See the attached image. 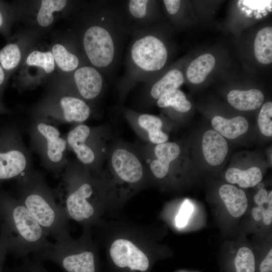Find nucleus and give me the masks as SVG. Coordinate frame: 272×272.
Listing matches in <instances>:
<instances>
[{
    "label": "nucleus",
    "mask_w": 272,
    "mask_h": 272,
    "mask_svg": "<svg viewBox=\"0 0 272 272\" xmlns=\"http://www.w3.org/2000/svg\"><path fill=\"white\" fill-rule=\"evenodd\" d=\"M27 208L0 187V245L15 257L24 258L48 248L52 243Z\"/></svg>",
    "instance_id": "f257e3e1"
},
{
    "label": "nucleus",
    "mask_w": 272,
    "mask_h": 272,
    "mask_svg": "<svg viewBox=\"0 0 272 272\" xmlns=\"http://www.w3.org/2000/svg\"><path fill=\"white\" fill-rule=\"evenodd\" d=\"M16 198L27 208L48 236L56 241L70 237L67 217L56 200L54 191L43 174L32 169L16 179Z\"/></svg>",
    "instance_id": "f03ea898"
},
{
    "label": "nucleus",
    "mask_w": 272,
    "mask_h": 272,
    "mask_svg": "<svg viewBox=\"0 0 272 272\" xmlns=\"http://www.w3.org/2000/svg\"><path fill=\"white\" fill-rule=\"evenodd\" d=\"M31 152L37 154L48 171L61 174L68 162V148L65 136L56 125L39 118H31L26 128Z\"/></svg>",
    "instance_id": "7ed1b4c3"
},
{
    "label": "nucleus",
    "mask_w": 272,
    "mask_h": 272,
    "mask_svg": "<svg viewBox=\"0 0 272 272\" xmlns=\"http://www.w3.org/2000/svg\"><path fill=\"white\" fill-rule=\"evenodd\" d=\"M33 169L30 151L26 146L19 123L0 125V187L5 181L17 179Z\"/></svg>",
    "instance_id": "20e7f679"
},
{
    "label": "nucleus",
    "mask_w": 272,
    "mask_h": 272,
    "mask_svg": "<svg viewBox=\"0 0 272 272\" xmlns=\"http://www.w3.org/2000/svg\"><path fill=\"white\" fill-rule=\"evenodd\" d=\"M71 237L51 243L45 250L35 254L41 260H48L66 272H97L94 253L90 250H78Z\"/></svg>",
    "instance_id": "39448f33"
},
{
    "label": "nucleus",
    "mask_w": 272,
    "mask_h": 272,
    "mask_svg": "<svg viewBox=\"0 0 272 272\" xmlns=\"http://www.w3.org/2000/svg\"><path fill=\"white\" fill-rule=\"evenodd\" d=\"M133 64L140 70L153 72L164 66L168 52L164 44L152 35H145L135 41L130 50Z\"/></svg>",
    "instance_id": "423d86ee"
},
{
    "label": "nucleus",
    "mask_w": 272,
    "mask_h": 272,
    "mask_svg": "<svg viewBox=\"0 0 272 272\" xmlns=\"http://www.w3.org/2000/svg\"><path fill=\"white\" fill-rule=\"evenodd\" d=\"M83 44L89 60L94 66L104 67L112 62L115 54L114 42L105 28L93 26L88 28L84 34Z\"/></svg>",
    "instance_id": "0eeeda50"
},
{
    "label": "nucleus",
    "mask_w": 272,
    "mask_h": 272,
    "mask_svg": "<svg viewBox=\"0 0 272 272\" xmlns=\"http://www.w3.org/2000/svg\"><path fill=\"white\" fill-rule=\"evenodd\" d=\"M109 254L114 265L122 270L146 272L149 268L148 257L128 240H115L111 245Z\"/></svg>",
    "instance_id": "6e6552de"
},
{
    "label": "nucleus",
    "mask_w": 272,
    "mask_h": 272,
    "mask_svg": "<svg viewBox=\"0 0 272 272\" xmlns=\"http://www.w3.org/2000/svg\"><path fill=\"white\" fill-rule=\"evenodd\" d=\"M112 168L122 181L134 183L143 175V167L139 158L130 151L123 148L116 149L111 157Z\"/></svg>",
    "instance_id": "1a4fd4ad"
},
{
    "label": "nucleus",
    "mask_w": 272,
    "mask_h": 272,
    "mask_svg": "<svg viewBox=\"0 0 272 272\" xmlns=\"http://www.w3.org/2000/svg\"><path fill=\"white\" fill-rule=\"evenodd\" d=\"M74 79L78 92L84 98L92 100L100 93L103 80L100 73L94 68L80 67L75 72Z\"/></svg>",
    "instance_id": "9d476101"
},
{
    "label": "nucleus",
    "mask_w": 272,
    "mask_h": 272,
    "mask_svg": "<svg viewBox=\"0 0 272 272\" xmlns=\"http://www.w3.org/2000/svg\"><path fill=\"white\" fill-rule=\"evenodd\" d=\"M202 148L206 161L212 166L221 164L228 151L226 140L215 130H209L203 134Z\"/></svg>",
    "instance_id": "9b49d317"
},
{
    "label": "nucleus",
    "mask_w": 272,
    "mask_h": 272,
    "mask_svg": "<svg viewBox=\"0 0 272 272\" xmlns=\"http://www.w3.org/2000/svg\"><path fill=\"white\" fill-rule=\"evenodd\" d=\"M180 153V147L175 143L166 142L157 144L154 149L156 159L153 160L150 165L154 175L159 179L165 177L169 171L170 163L178 157Z\"/></svg>",
    "instance_id": "f8f14e48"
},
{
    "label": "nucleus",
    "mask_w": 272,
    "mask_h": 272,
    "mask_svg": "<svg viewBox=\"0 0 272 272\" xmlns=\"http://www.w3.org/2000/svg\"><path fill=\"white\" fill-rule=\"evenodd\" d=\"M219 193L231 216L238 218L245 213L248 208V199L243 190L227 184L221 186Z\"/></svg>",
    "instance_id": "ddd939ff"
},
{
    "label": "nucleus",
    "mask_w": 272,
    "mask_h": 272,
    "mask_svg": "<svg viewBox=\"0 0 272 272\" xmlns=\"http://www.w3.org/2000/svg\"><path fill=\"white\" fill-rule=\"evenodd\" d=\"M59 102L63 112L65 124L81 123L90 115V107L81 99L66 95L59 98Z\"/></svg>",
    "instance_id": "4468645a"
},
{
    "label": "nucleus",
    "mask_w": 272,
    "mask_h": 272,
    "mask_svg": "<svg viewBox=\"0 0 272 272\" xmlns=\"http://www.w3.org/2000/svg\"><path fill=\"white\" fill-rule=\"evenodd\" d=\"M227 99L229 104L237 110L247 111L259 108L264 100L262 93L257 89L230 91Z\"/></svg>",
    "instance_id": "2eb2a0df"
},
{
    "label": "nucleus",
    "mask_w": 272,
    "mask_h": 272,
    "mask_svg": "<svg viewBox=\"0 0 272 272\" xmlns=\"http://www.w3.org/2000/svg\"><path fill=\"white\" fill-rule=\"evenodd\" d=\"M215 130L222 136L234 139L245 133L248 129V123L244 117L236 116L226 119L221 116H215L212 120Z\"/></svg>",
    "instance_id": "dca6fc26"
},
{
    "label": "nucleus",
    "mask_w": 272,
    "mask_h": 272,
    "mask_svg": "<svg viewBox=\"0 0 272 272\" xmlns=\"http://www.w3.org/2000/svg\"><path fill=\"white\" fill-rule=\"evenodd\" d=\"M226 181L230 184H237L242 188H249L257 185L262 180L260 169L252 167L243 170L237 168H230L225 173Z\"/></svg>",
    "instance_id": "f3484780"
},
{
    "label": "nucleus",
    "mask_w": 272,
    "mask_h": 272,
    "mask_svg": "<svg viewBox=\"0 0 272 272\" xmlns=\"http://www.w3.org/2000/svg\"><path fill=\"white\" fill-rule=\"evenodd\" d=\"M215 64V58L212 54H202L189 64L186 72V77L192 84H200L205 80Z\"/></svg>",
    "instance_id": "a211bd4d"
},
{
    "label": "nucleus",
    "mask_w": 272,
    "mask_h": 272,
    "mask_svg": "<svg viewBox=\"0 0 272 272\" xmlns=\"http://www.w3.org/2000/svg\"><path fill=\"white\" fill-rule=\"evenodd\" d=\"M184 81V77L180 71L171 70L153 85L150 91L151 95L153 98L158 99L165 93L178 89Z\"/></svg>",
    "instance_id": "6ab92c4d"
},
{
    "label": "nucleus",
    "mask_w": 272,
    "mask_h": 272,
    "mask_svg": "<svg viewBox=\"0 0 272 272\" xmlns=\"http://www.w3.org/2000/svg\"><path fill=\"white\" fill-rule=\"evenodd\" d=\"M255 56L257 60L267 64L272 62V27H266L257 33L254 43Z\"/></svg>",
    "instance_id": "aec40b11"
},
{
    "label": "nucleus",
    "mask_w": 272,
    "mask_h": 272,
    "mask_svg": "<svg viewBox=\"0 0 272 272\" xmlns=\"http://www.w3.org/2000/svg\"><path fill=\"white\" fill-rule=\"evenodd\" d=\"M139 125L145 130L149 140L155 144L166 143L168 135L162 130L163 122L158 117L149 114L140 115L138 119Z\"/></svg>",
    "instance_id": "412c9836"
},
{
    "label": "nucleus",
    "mask_w": 272,
    "mask_h": 272,
    "mask_svg": "<svg viewBox=\"0 0 272 272\" xmlns=\"http://www.w3.org/2000/svg\"><path fill=\"white\" fill-rule=\"evenodd\" d=\"M157 105L160 108L171 107L180 112L188 111L191 107L184 93L178 89L170 91L158 99Z\"/></svg>",
    "instance_id": "4be33fe9"
},
{
    "label": "nucleus",
    "mask_w": 272,
    "mask_h": 272,
    "mask_svg": "<svg viewBox=\"0 0 272 272\" xmlns=\"http://www.w3.org/2000/svg\"><path fill=\"white\" fill-rule=\"evenodd\" d=\"M234 272H255L256 261L250 248L242 246L237 250L233 259Z\"/></svg>",
    "instance_id": "5701e85b"
},
{
    "label": "nucleus",
    "mask_w": 272,
    "mask_h": 272,
    "mask_svg": "<svg viewBox=\"0 0 272 272\" xmlns=\"http://www.w3.org/2000/svg\"><path fill=\"white\" fill-rule=\"evenodd\" d=\"M65 0H43L37 15V22L42 27L50 25L53 21L52 13L62 10L66 4Z\"/></svg>",
    "instance_id": "b1692460"
},
{
    "label": "nucleus",
    "mask_w": 272,
    "mask_h": 272,
    "mask_svg": "<svg viewBox=\"0 0 272 272\" xmlns=\"http://www.w3.org/2000/svg\"><path fill=\"white\" fill-rule=\"evenodd\" d=\"M52 54L56 63L63 71H72L79 65L78 58L60 44H55L53 46Z\"/></svg>",
    "instance_id": "393cba45"
},
{
    "label": "nucleus",
    "mask_w": 272,
    "mask_h": 272,
    "mask_svg": "<svg viewBox=\"0 0 272 272\" xmlns=\"http://www.w3.org/2000/svg\"><path fill=\"white\" fill-rule=\"evenodd\" d=\"M21 57L20 48L15 43H9L0 50V63L6 71H11L15 68L18 65Z\"/></svg>",
    "instance_id": "a878e982"
},
{
    "label": "nucleus",
    "mask_w": 272,
    "mask_h": 272,
    "mask_svg": "<svg viewBox=\"0 0 272 272\" xmlns=\"http://www.w3.org/2000/svg\"><path fill=\"white\" fill-rule=\"evenodd\" d=\"M26 63L29 65L41 67L47 73H51L54 69V57L50 51L41 52L35 50L29 55Z\"/></svg>",
    "instance_id": "bb28decb"
},
{
    "label": "nucleus",
    "mask_w": 272,
    "mask_h": 272,
    "mask_svg": "<svg viewBox=\"0 0 272 272\" xmlns=\"http://www.w3.org/2000/svg\"><path fill=\"white\" fill-rule=\"evenodd\" d=\"M258 207L253 209L252 215L256 221H262L263 224L270 226L272 223V191L268 195L265 201L255 202Z\"/></svg>",
    "instance_id": "cd10ccee"
},
{
    "label": "nucleus",
    "mask_w": 272,
    "mask_h": 272,
    "mask_svg": "<svg viewBox=\"0 0 272 272\" xmlns=\"http://www.w3.org/2000/svg\"><path fill=\"white\" fill-rule=\"evenodd\" d=\"M272 103H264L257 118V123L261 132L264 135H272Z\"/></svg>",
    "instance_id": "c85d7f7f"
},
{
    "label": "nucleus",
    "mask_w": 272,
    "mask_h": 272,
    "mask_svg": "<svg viewBox=\"0 0 272 272\" xmlns=\"http://www.w3.org/2000/svg\"><path fill=\"white\" fill-rule=\"evenodd\" d=\"M20 265L15 268L13 272H48L43 266L40 259L35 256L30 259L28 256L22 258Z\"/></svg>",
    "instance_id": "c756f323"
},
{
    "label": "nucleus",
    "mask_w": 272,
    "mask_h": 272,
    "mask_svg": "<svg viewBox=\"0 0 272 272\" xmlns=\"http://www.w3.org/2000/svg\"><path fill=\"white\" fill-rule=\"evenodd\" d=\"M147 0H131L128 3V9L131 15L136 18H144L147 15Z\"/></svg>",
    "instance_id": "7c9ffc66"
},
{
    "label": "nucleus",
    "mask_w": 272,
    "mask_h": 272,
    "mask_svg": "<svg viewBox=\"0 0 272 272\" xmlns=\"http://www.w3.org/2000/svg\"><path fill=\"white\" fill-rule=\"evenodd\" d=\"M193 211V207L192 204L188 200L185 201L176 216L175 219L176 226L179 228L185 227Z\"/></svg>",
    "instance_id": "2f4dec72"
},
{
    "label": "nucleus",
    "mask_w": 272,
    "mask_h": 272,
    "mask_svg": "<svg viewBox=\"0 0 272 272\" xmlns=\"http://www.w3.org/2000/svg\"><path fill=\"white\" fill-rule=\"evenodd\" d=\"M259 272H272V249L270 248L261 261Z\"/></svg>",
    "instance_id": "473e14b6"
},
{
    "label": "nucleus",
    "mask_w": 272,
    "mask_h": 272,
    "mask_svg": "<svg viewBox=\"0 0 272 272\" xmlns=\"http://www.w3.org/2000/svg\"><path fill=\"white\" fill-rule=\"evenodd\" d=\"M163 2L168 12L170 14H175L178 11L181 3L180 1L165 0Z\"/></svg>",
    "instance_id": "72a5a7b5"
},
{
    "label": "nucleus",
    "mask_w": 272,
    "mask_h": 272,
    "mask_svg": "<svg viewBox=\"0 0 272 272\" xmlns=\"http://www.w3.org/2000/svg\"><path fill=\"white\" fill-rule=\"evenodd\" d=\"M7 254L6 251L0 245V272H3Z\"/></svg>",
    "instance_id": "f704fd0d"
},
{
    "label": "nucleus",
    "mask_w": 272,
    "mask_h": 272,
    "mask_svg": "<svg viewBox=\"0 0 272 272\" xmlns=\"http://www.w3.org/2000/svg\"><path fill=\"white\" fill-rule=\"evenodd\" d=\"M5 81V74L3 68L0 65V96L2 93V90L3 85Z\"/></svg>",
    "instance_id": "c9c22d12"
},
{
    "label": "nucleus",
    "mask_w": 272,
    "mask_h": 272,
    "mask_svg": "<svg viewBox=\"0 0 272 272\" xmlns=\"http://www.w3.org/2000/svg\"><path fill=\"white\" fill-rule=\"evenodd\" d=\"M5 21L4 15L3 13L2 9L0 7V29H3L4 27Z\"/></svg>",
    "instance_id": "e433bc0d"
},
{
    "label": "nucleus",
    "mask_w": 272,
    "mask_h": 272,
    "mask_svg": "<svg viewBox=\"0 0 272 272\" xmlns=\"http://www.w3.org/2000/svg\"><path fill=\"white\" fill-rule=\"evenodd\" d=\"M10 112H11V111L8 110L5 107H4L0 103V114L8 113H10Z\"/></svg>",
    "instance_id": "4c0bfd02"
}]
</instances>
